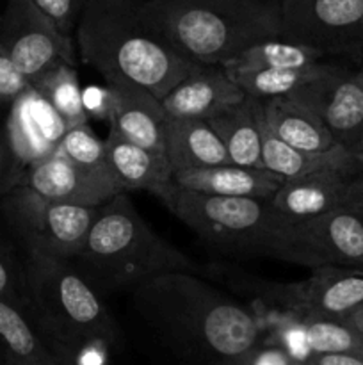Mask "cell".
I'll list each match as a JSON object with an SVG mask.
<instances>
[{"label":"cell","instance_id":"1","mask_svg":"<svg viewBox=\"0 0 363 365\" xmlns=\"http://www.w3.org/2000/svg\"><path fill=\"white\" fill-rule=\"evenodd\" d=\"M153 337L187 365H241L260 344L256 312L196 273H164L130 291Z\"/></svg>","mask_w":363,"mask_h":365},{"label":"cell","instance_id":"2","mask_svg":"<svg viewBox=\"0 0 363 365\" xmlns=\"http://www.w3.org/2000/svg\"><path fill=\"white\" fill-rule=\"evenodd\" d=\"M75 41L82 61L105 84L134 82L159 100L201 68L146 21L135 0H88L75 27Z\"/></svg>","mask_w":363,"mask_h":365},{"label":"cell","instance_id":"3","mask_svg":"<svg viewBox=\"0 0 363 365\" xmlns=\"http://www.w3.org/2000/svg\"><path fill=\"white\" fill-rule=\"evenodd\" d=\"M141 13L201 66H224L248 46L283 36L281 0H146Z\"/></svg>","mask_w":363,"mask_h":365},{"label":"cell","instance_id":"4","mask_svg":"<svg viewBox=\"0 0 363 365\" xmlns=\"http://www.w3.org/2000/svg\"><path fill=\"white\" fill-rule=\"evenodd\" d=\"M73 264L100 292L132 291L164 273H199V266L152 230L121 191L103 203Z\"/></svg>","mask_w":363,"mask_h":365},{"label":"cell","instance_id":"5","mask_svg":"<svg viewBox=\"0 0 363 365\" xmlns=\"http://www.w3.org/2000/svg\"><path fill=\"white\" fill-rule=\"evenodd\" d=\"M27 314L46 342L70 351L93 344L112 348L117 327L102 292L73 260L25 257Z\"/></svg>","mask_w":363,"mask_h":365},{"label":"cell","instance_id":"6","mask_svg":"<svg viewBox=\"0 0 363 365\" xmlns=\"http://www.w3.org/2000/svg\"><path fill=\"white\" fill-rule=\"evenodd\" d=\"M160 200L203 241L223 250L262 253L280 221L270 200L206 195L180 187L174 182Z\"/></svg>","mask_w":363,"mask_h":365},{"label":"cell","instance_id":"7","mask_svg":"<svg viewBox=\"0 0 363 365\" xmlns=\"http://www.w3.org/2000/svg\"><path fill=\"white\" fill-rule=\"evenodd\" d=\"M98 209L53 202L23 184L0 198V214L25 257L71 260L84 245Z\"/></svg>","mask_w":363,"mask_h":365},{"label":"cell","instance_id":"8","mask_svg":"<svg viewBox=\"0 0 363 365\" xmlns=\"http://www.w3.org/2000/svg\"><path fill=\"white\" fill-rule=\"evenodd\" d=\"M262 255L298 266L363 267V216L349 207L301 221H278Z\"/></svg>","mask_w":363,"mask_h":365},{"label":"cell","instance_id":"9","mask_svg":"<svg viewBox=\"0 0 363 365\" xmlns=\"http://www.w3.org/2000/svg\"><path fill=\"white\" fill-rule=\"evenodd\" d=\"M0 41L31 84L56 64H77L73 38L60 32L34 0H7Z\"/></svg>","mask_w":363,"mask_h":365},{"label":"cell","instance_id":"10","mask_svg":"<svg viewBox=\"0 0 363 365\" xmlns=\"http://www.w3.org/2000/svg\"><path fill=\"white\" fill-rule=\"evenodd\" d=\"M262 298L281 312L345 321L363 307L362 267H319L288 284H262Z\"/></svg>","mask_w":363,"mask_h":365},{"label":"cell","instance_id":"11","mask_svg":"<svg viewBox=\"0 0 363 365\" xmlns=\"http://www.w3.org/2000/svg\"><path fill=\"white\" fill-rule=\"evenodd\" d=\"M283 36L324 56L356 57L363 48V0H308L281 13Z\"/></svg>","mask_w":363,"mask_h":365},{"label":"cell","instance_id":"12","mask_svg":"<svg viewBox=\"0 0 363 365\" xmlns=\"http://www.w3.org/2000/svg\"><path fill=\"white\" fill-rule=\"evenodd\" d=\"M322 120L331 138L352 152L363 134V88L354 70L330 63L322 73L292 95Z\"/></svg>","mask_w":363,"mask_h":365},{"label":"cell","instance_id":"13","mask_svg":"<svg viewBox=\"0 0 363 365\" xmlns=\"http://www.w3.org/2000/svg\"><path fill=\"white\" fill-rule=\"evenodd\" d=\"M23 184L53 202L78 207H102L121 192L110 170H91L73 163L57 150L46 159L31 164L21 175Z\"/></svg>","mask_w":363,"mask_h":365},{"label":"cell","instance_id":"14","mask_svg":"<svg viewBox=\"0 0 363 365\" xmlns=\"http://www.w3.org/2000/svg\"><path fill=\"white\" fill-rule=\"evenodd\" d=\"M68 128L70 125L34 86H28L11 102L6 132L11 150L23 171L31 164L56 153Z\"/></svg>","mask_w":363,"mask_h":365},{"label":"cell","instance_id":"15","mask_svg":"<svg viewBox=\"0 0 363 365\" xmlns=\"http://www.w3.org/2000/svg\"><path fill=\"white\" fill-rule=\"evenodd\" d=\"M112 95L110 130L127 141L164 153L167 114L153 93L134 82L107 84Z\"/></svg>","mask_w":363,"mask_h":365},{"label":"cell","instance_id":"16","mask_svg":"<svg viewBox=\"0 0 363 365\" xmlns=\"http://www.w3.org/2000/svg\"><path fill=\"white\" fill-rule=\"evenodd\" d=\"M354 175L345 170H319L313 173L287 178L270 207L280 221H301L344 207L349 180Z\"/></svg>","mask_w":363,"mask_h":365},{"label":"cell","instance_id":"17","mask_svg":"<svg viewBox=\"0 0 363 365\" xmlns=\"http://www.w3.org/2000/svg\"><path fill=\"white\" fill-rule=\"evenodd\" d=\"M223 66H201L178 82L160 102L167 118L205 120L224 113L246 98Z\"/></svg>","mask_w":363,"mask_h":365},{"label":"cell","instance_id":"18","mask_svg":"<svg viewBox=\"0 0 363 365\" xmlns=\"http://www.w3.org/2000/svg\"><path fill=\"white\" fill-rule=\"evenodd\" d=\"M105 141L107 166L123 191H148L157 198L173 184V168L166 153L127 141L109 130Z\"/></svg>","mask_w":363,"mask_h":365},{"label":"cell","instance_id":"19","mask_svg":"<svg viewBox=\"0 0 363 365\" xmlns=\"http://www.w3.org/2000/svg\"><path fill=\"white\" fill-rule=\"evenodd\" d=\"M285 178L265 168H246L237 164H221L205 170L178 171L173 182L191 191L217 196L270 200Z\"/></svg>","mask_w":363,"mask_h":365},{"label":"cell","instance_id":"20","mask_svg":"<svg viewBox=\"0 0 363 365\" xmlns=\"http://www.w3.org/2000/svg\"><path fill=\"white\" fill-rule=\"evenodd\" d=\"M164 153L174 173L230 164L216 130L209 121L194 118H167Z\"/></svg>","mask_w":363,"mask_h":365},{"label":"cell","instance_id":"21","mask_svg":"<svg viewBox=\"0 0 363 365\" xmlns=\"http://www.w3.org/2000/svg\"><path fill=\"white\" fill-rule=\"evenodd\" d=\"M260 135H262V163L263 168L287 178L301 177L319 170H345L359 173L356 157L342 145H335L326 152H305L287 145L270 132L260 114Z\"/></svg>","mask_w":363,"mask_h":365},{"label":"cell","instance_id":"22","mask_svg":"<svg viewBox=\"0 0 363 365\" xmlns=\"http://www.w3.org/2000/svg\"><path fill=\"white\" fill-rule=\"evenodd\" d=\"M260 102L267 127L287 145L305 152H326L337 145L322 120L292 96Z\"/></svg>","mask_w":363,"mask_h":365},{"label":"cell","instance_id":"23","mask_svg":"<svg viewBox=\"0 0 363 365\" xmlns=\"http://www.w3.org/2000/svg\"><path fill=\"white\" fill-rule=\"evenodd\" d=\"M260 114L262 102L253 96H246L241 103L209 120L210 127L223 141L231 164L263 168Z\"/></svg>","mask_w":363,"mask_h":365},{"label":"cell","instance_id":"24","mask_svg":"<svg viewBox=\"0 0 363 365\" xmlns=\"http://www.w3.org/2000/svg\"><path fill=\"white\" fill-rule=\"evenodd\" d=\"M0 365H56L28 314L6 299H0Z\"/></svg>","mask_w":363,"mask_h":365},{"label":"cell","instance_id":"25","mask_svg":"<svg viewBox=\"0 0 363 365\" xmlns=\"http://www.w3.org/2000/svg\"><path fill=\"white\" fill-rule=\"evenodd\" d=\"M324 53L305 43L294 41L285 36L262 39L248 46L228 61L223 68L231 70H260V68H306L320 63Z\"/></svg>","mask_w":363,"mask_h":365},{"label":"cell","instance_id":"26","mask_svg":"<svg viewBox=\"0 0 363 365\" xmlns=\"http://www.w3.org/2000/svg\"><path fill=\"white\" fill-rule=\"evenodd\" d=\"M330 63H315L306 68H260V70H231L224 68L231 81L242 91L256 100L292 96L299 88L322 73Z\"/></svg>","mask_w":363,"mask_h":365},{"label":"cell","instance_id":"27","mask_svg":"<svg viewBox=\"0 0 363 365\" xmlns=\"http://www.w3.org/2000/svg\"><path fill=\"white\" fill-rule=\"evenodd\" d=\"M31 86H34L52 103L53 109L64 118V121L70 127L89 121L75 66L68 63L56 64L48 71H45L41 77L36 78Z\"/></svg>","mask_w":363,"mask_h":365},{"label":"cell","instance_id":"28","mask_svg":"<svg viewBox=\"0 0 363 365\" xmlns=\"http://www.w3.org/2000/svg\"><path fill=\"white\" fill-rule=\"evenodd\" d=\"M306 328L310 349L315 353L363 356V334L345 321L326 319L317 316H301Z\"/></svg>","mask_w":363,"mask_h":365},{"label":"cell","instance_id":"29","mask_svg":"<svg viewBox=\"0 0 363 365\" xmlns=\"http://www.w3.org/2000/svg\"><path fill=\"white\" fill-rule=\"evenodd\" d=\"M59 152L73 163L91 170H109L105 155V141L95 134L88 123L73 125L68 128Z\"/></svg>","mask_w":363,"mask_h":365},{"label":"cell","instance_id":"30","mask_svg":"<svg viewBox=\"0 0 363 365\" xmlns=\"http://www.w3.org/2000/svg\"><path fill=\"white\" fill-rule=\"evenodd\" d=\"M0 299L14 303L27 312L25 264L18 259L13 246L0 234Z\"/></svg>","mask_w":363,"mask_h":365},{"label":"cell","instance_id":"31","mask_svg":"<svg viewBox=\"0 0 363 365\" xmlns=\"http://www.w3.org/2000/svg\"><path fill=\"white\" fill-rule=\"evenodd\" d=\"M85 2L88 0H34L36 6L59 27V31L71 38Z\"/></svg>","mask_w":363,"mask_h":365},{"label":"cell","instance_id":"32","mask_svg":"<svg viewBox=\"0 0 363 365\" xmlns=\"http://www.w3.org/2000/svg\"><path fill=\"white\" fill-rule=\"evenodd\" d=\"M28 86L31 82L18 70L7 48L0 41V103H11Z\"/></svg>","mask_w":363,"mask_h":365},{"label":"cell","instance_id":"33","mask_svg":"<svg viewBox=\"0 0 363 365\" xmlns=\"http://www.w3.org/2000/svg\"><path fill=\"white\" fill-rule=\"evenodd\" d=\"M21 175H23V170L11 150L6 127H0V198L6 196L14 185H18Z\"/></svg>","mask_w":363,"mask_h":365},{"label":"cell","instance_id":"34","mask_svg":"<svg viewBox=\"0 0 363 365\" xmlns=\"http://www.w3.org/2000/svg\"><path fill=\"white\" fill-rule=\"evenodd\" d=\"M82 96H84V107L88 110L89 118H96V120H107L110 118V107H112V95H110L109 86L105 88H85L82 89Z\"/></svg>","mask_w":363,"mask_h":365},{"label":"cell","instance_id":"35","mask_svg":"<svg viewBox=\"0 0 363 365\" xmlns=\"http://www.w3.org/2000/svg\"><path fill=\"white\" fill-rule=\"evenodd\" d=\"M292 362L295 360L283 348L265 342L253 348L241 365H292Z\"/></svg>","mask_w":363,"mask_h":365},{"label":"cell","instance_id":"36","mask_svg":"<svg viewBox=\"0 0 363 365\" xmlns=\"http://www.w3.org/2000/svg\"><path fill=\"white\" fill-rule=\"evenodd\" d=\"M344 207H349L363 216V175H354L349 180Z\"/></svg>","mask_w":363,"mask_h":365},{"label":"cell","instance_id":"37","mask_svg":"<svg viewBox=\"0 0 363 365\" xmlns=\"http://www.w3.org/2000/svg\"><path fill=\"white\" fill-rule=\"evenodd\" d=\"M312 365H363V356L337 355V353H315L308 360Z\"/></svg>","mask_w":363,"mask_h":365},{"label":"cell","instance_id":"38","mask_svg":"<svg viewBox=\"0 0 363 365\" xmlns=\"http://www.w3.org/2000/svg\"><path fill=\"white\" fill-rule=\"evenodd\" d=\"M345 323H349L352 328H356L359 334H363V307H359L356 312H352L351 316L345 319Z\"/></svg>","mask_w":363,"mask_h":365},{"label":"cell","instance_id":"39","mask_svg":"<svg viewBox=\"0 0 363 365\" xmlns=\"http://www.w3.org/2000/svg\"><path fill=\"white\" fill-rule=\"evenodd\" d=\"M305 2H308V0H281V13H287V11L295 9V7H299Z\"/></svg>","mask_w":363,"mask_h":365},{"label":"cell","instance_id":"40","mask_svg":"<svg viewBox=\"0 0 363 365\" xmlns=\"http://www.w3.org/2000/svg\"><path fill=\"white\" fill-rule=\"evenodd\" d=\"M354 75H356V81H358V84L363 88V61L362 59L358 61V66H356Z\"/></svg>","mask_w":363,"mask_h":365},{"label":"cell","instance_id":"41","mask_svg":"<svg viewBox=\"0 0 363 365\" xmlns=\"http://www.w3.org/2000/svg\"><path fill=\"white\" fill-rule=\"evenodd\" d=\"M52 355H53V362H56V365H71L63 355H60V353L52 351Z\"/></svg>","mask_w":363,"mask_h":365},{"label":"cell","instance_id":"42","mask_svg":"<svg viewBox=\"0 0 363 365\" xmlns=\"http://www.w3.org/2000/svg\"><path fill=\"white\" fill-rule=\"evenodd\" d=\"M363 152V134H362V138H359V141L356 143V146L354 148H352V155H356V153H362Z\"/></svg>","mask_w":363,"mask_h":365},{"label":"cell","instance_id":"43","mask_svg":"<svg viewBox=\"0 0 363 365\" xmlns=\"http://www.w3.org/2000/svg\"><path fill=\"white\" fill-rule=\"evenodd\" d=\"M356 163H358V168L359 171H363V152L362 153H356Z\"/></svg>","mask_w":363,"mask_h":365},{"label":"cell","instance_id":"44","mask_svg":"<svg viewBox=\"0 0 363 365\" xmlns=\"http://www.w3.org/2000/svg\"><path fill=\"white\" fill-rule=\"evenodd\" d=\"M354 59H356V61H359V59H362V61H363V48H362V52H359V53H358V56H356V57H354Z\"/></svg>","mask_w":363,"mask_h":365},{"label":"cell","instance_id":"45","mask_svg":"<svg viewBox=\"0 0 363 365\" xmlns=\"http://www.w3.org/2000/svg\"><path fill=\"white\" fill-rule=\"evenodd\" d=\"M292 365H312L310 362H292Z\"/></svg>","mask_w":363,"mask_h":365}]
</instances>
